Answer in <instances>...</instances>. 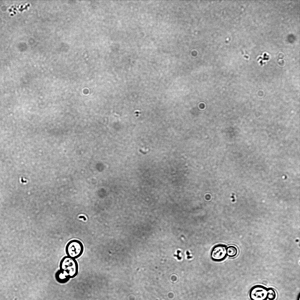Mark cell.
<instances>
[{
  "label": "cell",
  "instance_id": "cell-1",
  "mask_svg": "<svg viewBox=\"0 0 300 300\" xmlns=\"http://www.w3.org/2000/svg\"><path fill=\"white\" fill-rule=\"evenodd\" d=\"M60 270L66 273L70 278L75 277L78 272V262L75 259L68 256H65L59 264Z\"/></svg>",
  "mask_w": 300,
  "mask_h": 300
},
{
  "label": "cell",
  "instance_id": "cell-2",
  "mask_svg": "<svg viewBox=\"0 0 300 300\" xmlns=\"http://www.w3.org/2000/svg\"><path fill=\"white\" fill-rule=\"evenodd\" d=\"M83 250V244L80 241L76 239L72 240L69 242L65 248L67 256L75 259L81 256Z\"/></svg>",
  "mask_w": 300,
  "mask_h": 300
},
{
  "label": "cell",
  "instance_id": "cell-3",
  "mask_svg": "<svg viewBox=\"0 0 300 300\" xmlns=\"http://www.w3.org/2000/svg\"><path fill=\"white\" fill-rule=\"evenodd\" d=\"M267 288L261 285L253 286L250 289L249 296L251 300H267Z\"/></svg>",
  "mask_w": 300,
  "mask_h": 300
},
{
  "label": "cell",
  "instance_id": "cell-4",
  "mask_svg": "<svg viewBox=\"0 0 300 300\" xmlns=\"http://www.w3.org/2000/svg\"><path fill=\"white\" fill-rule=\"evenodd\" d=\"M227 247L224 245L219 244L215 246L213 248L211 252V258L215 261H221L226 257Z\"/></svg>",
  "mask_w": 300,
  "mask_h": 300
},
{
  "label": "cell",
  "instance_id": "cell-5",
  "mask_svg": "<svg viewBox=\"0 0 300 300\" xmlns=\"http://www.w3.org/2000/svg\"><path fill=\"white\" fill-rule=\"evenodd\" d=\"M55 277L57 281L61 283H66L70 279L66 273L60 270L56 273Z\"/></svg>",
  "mask_w": 300,
  "mask_h": 300
},
{
  "label": "cell",
  "instance_id": "cell-6",
  "mask_svg": "<svg viewBox=\"0 0 300 300\" xmlns=\"http://www.w3.org/2000/svg\"><path fill=\"white\" fill-rule=\"evenodd\" d=\"M238 250L235 246H231L227 248V254L230 257H233L237 255Z\"/></svg>",
  "mask_w": 300,
  "mask_h": 300
},
{
  "label": "cell",
  "instance_id": "cell-7",
  "mask_svg": "<svg viewBox=\"0 0 300 300\" xmlns=\"http://www.w3.org/2000/svg\"><path fill=\"white\" fill-rule=\"evenodd\" d=\"M268 299L269 300H274L276 298V293L275 290L272 288H267Z\"/></svg>",
  "mask_w": 300,
  "mask_h": 300
},
{
  "label": "cell",
  "instance_id": "cell-8",
  "mask_svg": "<svg viewBox=\"0 0 300 300\" xmlns=\"http://www.w3.org/2000/svg\"><path fill=\"white\" fill-rule=\"evenodd\" d=\"M79 218H80V219L83 218V219L85 221L86 220V218L84 216H80L79 217Z\"/></svg>",
  "mask_w": 300,
  "mask_h": 300
},
{
  "label": "cell",
  "instance_id": "cell-9",
  "mask_svg": "<svg viewBox=\"0 0 300 300\" xmlns=\"http://www.w3.org/2000/svg\"><path fill=\"white\" fill-rule=\"evenodd\" d=\"M297 300H300V294H299V295L298 296V297Z\"/></svg>",
  "mask_w": 300,
  "mask_h": 300
}]
</instances>
